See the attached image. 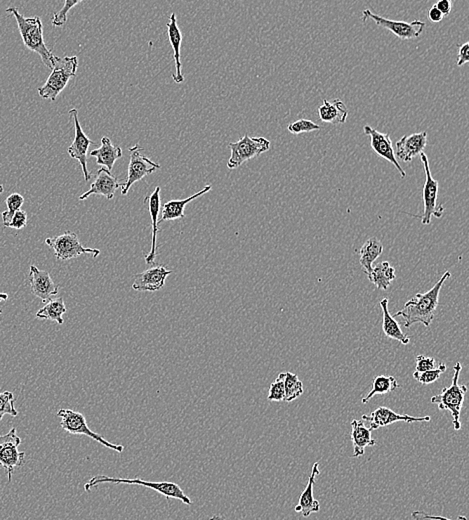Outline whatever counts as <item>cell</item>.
I'll return each instance as SVG.
<instances>
[{"label": "cell", "mask_w": 469, "mask_h": 520, "mask_svg": "<svg viewBox=\"0 0 469 520\" xmlns=\"http://www.w3.org/2000/svg\"><path fill=\"white\" fill-rule=\"evenodd\" d=\"M450 276L451 273L447 271L430 290L425 293H417L416 297L407 301L403 309L397 312L393 318L402 316L404 320L403 325L407 328H409L416 323H423L425 327H430L435 318L440 290Z\"/></svg>", "instance_id": "1"}, {"label": "cell", "mask_w": 469, "mask_h": 520, "mask_svg": "<svg viewBox=\"0 0 469 520\" xmlns=\"http://www.w3.org/2000/svg\"><path fill=\"white\" fill-rule=\"evenodd\" d=\"M6 13L13 14L15 18L21 39L27 48L39 54L44 65L53 70L56 56L47 48L44 42V26L39 16L25 18L16 7H8Z\"/></svg>", "instance_id": "2"}, {"label": "cell", "mask_w": 469, "mask_h": 520, "mask_svg": "<svg viewBox=\"0 0 469 520\" xmlns=\"http://www.w3.org/2000/svg\"><path fill=\"white\" fill-rule=\"evenodd\" d=\"M100 483L131 484V486H141L146 488L152 489L157 493L166 496L167 500L174 498L181 501L183 505H192V500L188 498L185 491L178 484L171 481L154 482L143 481L140 479H120V477L106 476L105 474H98L91 477L84 486V490L91 491V488H96Z\"/></svg>", "instance_id": "3"}, {"label": "cell", "mask_w": 469, "mask_h": 520, "mask_svg": "<svg viewBox=\"0 0 469 520\" xmlns=\"http://www.w3.org/2000/svg\"><path fill=\"white\" fill-rule=\"evenodd\" d=\"M463 370L461 363H456L454 368V377L451 385L445 387L440 394L431 397V403L436 404L438 410L449 411L452 416V424L454 430L461 429V413L463 408L464 396L468 392L465 385L458 384L459 375Z\"/></svg>", "instance_id": "4"}, {"label": "cell", "mask_w": 469, "mask_h": 520, "mask_svg": "<svg viewBox=\"0 0 469 520\" xmlns=\"http://www.w3.org/2000/svg\"><path fill=\"white\" fill-rule=\"evenodd\" d=\"M79 68L77 56H56L51 75L46 84L39 89V94L42 98L55 101L60 92L67 87L68 82L77 74Z\"/></svg>", "instance_id": "5"}, {"label": "cell", "mask_w": 469, "mask_h": 520, "mask_svg": "<svg viewBox=\"0 0 469 520\" xmlns=\"http://www.w3.org/2000/svg\"><path fill=\"white\" fill-rule=\"evenodd\" d=\"M58 417H60V427L65 431L74 436H86L89 438L93 439L94 441L98 442L101 446L106 448L112 449L115 453H122L124 451V446L121 444L112 443L106 441L105 437L100 436L96 432L93 431L87 424L86 416L82 413L77 412L72 410H65L61 408L58 412Z\"/></svg>", "instance_id": "6"}, {"label": "cell", "mask_w": 469, "mask_h": 520, "mask_svg": "<svg viewBox=\"0 0 469 520\" xmlns=\"http://www.w3.org/2000/svg\"><path fill=\"white\" fill-rule=\"evenodd\" d=\"M228 148L232 150V155L227 162V167L235 169L270 150V141L265 137H251L245 134L237 143H228Z\"/></svg>", "instance_id": "7"}, {"label": "cell", "mask_w": 469, "mask_h": 520, "mask_svg": "<svg viewBox=\"0 0 469 520\" xmlns=\"http://www.w3.org/2000/svg\"><path fill=\"white\" fill-rule=\"evenodd\" d=\"M46 243L53 248L56 259L60 261L77 259L82 254H91L96 259L100 254V250L98 248L84 247L80 243L77 234L72 231H67L55 238H46Z\"/></svg>", "instance_id": "8"}, {"label": "cell", "mask_w": 469, "mask_h": 520, "mask_svg": "<svg viewBox=\"0 0 469 520\" xmlns=\"http://www.w3.org/2000/svg\"><path fill=\"white\" fill-rule=\"evenodd\" d=\"M421 160L423 163L424 172H425V182H424L423 193L424 212L421 217V223L428 226L431 223L432 216L438 217V219L442 216L444 207L442 204H437L438 181H435L431 174L430 160L425 153H421Z\"/></svg>", "instance_id": "9"}, {"label": "cell", "mask_w": 469, "mask_h": 520, "mask_svg": "<svg viewBox=\"0 0 469 520\" xmlns=\"http://www.w3.org/2000/svg\"><path fill=\"white\" fill-rule=\"evenodd\" d=\"M21 441L16 434L15 427L4 436H0V467L6 470L9 482L13 479L14 469L25 465V453L18 451Z\"/></svg>", "instance_id": "10"}, {"label": "cell", "mask_w": 469, "mask_h": 520, "mask_svg": "<svg viewBox=\"0 0 469 520\" xmlns=\"http://www.w3.org/2000/svg\"><path fill=\"white\" fill-rule=\"evenodd\" d=\"M362 15H364L362 18L364 22L372 20L377 25L390 30L393 34L397 35L398 39L402 40L417 39L421 37L425 28V22L423 21L414 20L412 22H405V21L390 20L383 16L376 15L369 9L362 11Z\"/></svg>", "instance_id": "11"}, {"label": "cell", "mask_w": 469, "mask_h": 520, "mask_svg": "<svg viewBox=\"0 0 469 520\" xmlns=\"http://www.w3.org/2000/svg\"><path fill=\"white\" fill-rule=\"evenodd\" d=\"M128 151L131 153V162H129L126 183L121 184L122 195H126L136 182L141 181L143 177L150 176L155 170L160 169L159 164L153 162L141 153L143 148H139L138 144L128 148Z\"/></svg>", "instance_id": "12"}, {"label": "cell", "mask_w": 469, "mask_h": 520, "mask_svg": "<svg viewBox=\"0 0 469 520\" xmlns=\"http://www.w3.org/2000/svg\"><path fill=\"white\" fill-rule=\"evenodd\" d=\"M70 115L72 118L73 124H74L75 136L72 145L68 148L67 152L70 157L79 162L82 172H84V181H91V172L87 169V152H88L89 146L91 144L94 145L96 143L91 141V138L84 134V129L80 125L77 110H75V108L74 110H70Z\"/></svg>", "instance_id": "13"}, {"label": "cell", "mask_w": 469, "mask_h": 520, "mask_svg": "<svg viewBox=\"0 0 469 520\" xmlns=\"http://www.w3.org/2000/svg\"><path fill=\"white\" fill-rule=\"evenodd\" d=\"M364 134L370 137V145L372 150L379 157L388 160V162L392 163L395 169L399 172L400 176L404 178L407 176V172L403 170L402 165L398 162L395 151L393 150L392 141H391L390 134H383L378 130L372 129L369 125H365L364 127Z\"/></svg>", "instance_id": "14"}, {"label": "cell", "mask_w": 469, "mask_h": 520, "mask_svg": "<svg viewBox=\"0 0 469 520\" xmlns=\"http://www.w3.org/2000/svg\"><path fill=\"white\" fill-rule=\"evenodd\" d=\"M362 420L369 422L371 430H377L381 427H388L392 423L404 422L407 423L412 422H430V416H414L409 415H398L395 411L388 408H378L376 410L372 411L370 415H362Z\"/></svg>", "instance_id": "15"}, {"label": "cell", "mask_w": 469, "mask_h": 520, "mask_svg": "<svg viewBox=\"0 0 469 520\" xmlns=\"http://www.w3.org/2000/svg\"><path fill=\"white\" fill-rule=\"evenodd\" d=\"M171 273L166 266L157 264L143 273L136 274L133 288L136 292H157L166 285L167 276Z\"/></svg>", "instance_id": "16"}, {"label": "cell", "mask_w": 469, "mask_h": 520, "mask_svg": "<svg viewBox=\"0 0 469 520\" xmlns=\"http://www.w3.org/2000/svg\"><path fill=\"white\" fill-rule=\"evenodd\" d=\"M29 281L32 293L44 302L53 299L60 292V286L54 282L51 274L35 266H30Z\"/></svg>", "instance_id": "17"}, {"label": "cell", "mask_w": 469, "mask_h": 520, "mask_svg": "<svg viewBox=\"0 0 469 520\" xmlns=\"http://www.w3.org/2000/svg\"><path fill=\"white\" fill-rule=\"evenodd\" d=\"M121 188L117 177L112 176V172L106 169H100L96 172L95 179L91 183V189L84 195L79 196V200H86L91 195H103L112 200L114 197L117 189Z\"/></svg>", "instance_id": "18"}, {"label": "cell", "mask_w": 469, "mask_h": 520, "mask_svg": "<svg viewBox=\"0 0 469 520\" xmlns=\"http://www.w3.org/2000/svg\"><path fill=\"white\" fill-rule=\"evenodd\" d=\"M428 143V132H418L403 136L397 143L395 156L404 162H410L416 156L421 155Z\"/></svg>", "instance_id": "19"}, {"label": "cell", "mask_w": 469, "mask_h": 520, "mask_svg": "<svg viewBox=\"0 0 469 520\" xmlns=\"http://www.w3.org/2000/svg\"><path fill=\"white\" fill-rule=\"evenodd\" d=\"M319 463L315 462L313 464L312 470H311L308 486L299 496L298 505L296 507V512L303 514L304 517H308L311 514H315V512H318L320 510L319 502L315 500V496H313V486H315V479L319 475Z\"/></svg>", "instance_id": "20"}, {"label": "cell", "mask_w": 469, "mask_h": 520, "mask_svg": "<svg viewBox=\"0 0 469 520\" xmlns=\"http://www.w3.org/2000/svg\"><path fill=\"white\" fill-rule=\"evenodd\" d=\"M145 202H147L148 212H150V219H152V248L150 252L145 255V262L147 264H154L155 257H157V235L159 233V215L160 212V188L157 186L152 195L146 196Z\"/></svg>", "instance_id": "21"}, {"label": "cell", "mask_w": 469, "mask_h": 520, "mask_svg": "<svg viewBox=\"0 0 469 520\" xmlns=\"http://www.w3.org/2000/svg\"><path fill=\"white\" fill-rule=\"evenodd\" d=\"M167 26V34H169V42L171 46L173 48L174 52V61H176V73L172 74L174 82L176 84H181L185 82V77H183V72H181V61H180V49L181 44H183V33L179 30L178 20H176V13H172L169 16V22L166 23Z\"/></svg>", "instance_id": "22"}, {"label": "cell", "mask_w": 469, "mask_h": 520, "mask_svg": "<svg viewBox=\"0 0 469 520\" xmlns=\"http://www.w3.org/2000/svg\"><path fill=\"white\" fill-rule=\"evenodd\" d=\"M318 117L325 124H345L348 117V110L343 100L336 98L332 103L324 99V103L318 108Z\"/></svg>", "instance_id": "23"}, {"label": "cell", "mask_w": 469, "mask_h": 520, "mask_svg": "<svg viewBox=\"0 0 469 520\" xmlns=\"http://www.w3.org/2000/svg\"><path fill=\"white\" fill-rule=\"evenodd\" d=\"M371 431V429L365 427L364 422L355 420L351 422L353 457H360L364 455L365 448L376 446V441L372 438Z\"/></svg>", "instance_id": "24"}, {"label": "cell", "mask_w": 469, "mask_h": 520, "mask_svg": "<svg viewBox=\"0 0 469 520\" xmlns=\"http://www.w3.org/2000/svg\"><path fill=\"white\" fill-rule=\"evenodd\" d=\"M91 155L96 157L98 165L106 167L108 171L112 172L115 162L122 157V150L119 146L114 145L108 137L103 136L100 148L91 151Z\"/></svg>", "instance_id": "25"}, {"label": "cell", "mask_w": 469, "mask_h": 520, "mask_svg": "<svg viewBox=\"0 0 469 520\" xmlns=\"http://www.w3.org/2000/svg\"><path fill=\"white\" fill-rule=\"evenodd\" d=\"M211 189L212 186L211 184H209V186H205L202 190L199 191V193H195V195L190 196V197L185 198V200H171V202H166V204L164 205V209H162L161 219H159L157 223L159 224L160 222L162 221H176V219H183V217L185 216V208L186 205H187L188 203L192 202V200L200 197V196L206 195V193H209Z\"/></svg>", "instance_id": "26"}, {"label": "cell", "mask_w": 469, "mask_h": 520, "mask_svg": "<svg viewBox=\"0 0 469 520\" xmlns=\"http://www.w3.org/2000/svg\"><path fill=\"white\" fill-rule=\"evenodd\" d=\"M379 304H381V311H383V330L386 337L391 338V339L397 340L403 345L409 344L410 338L402 332L397 321L390 314V309H388V304H390L388 299H383L379 302Z\"/></svg>", "instance_id": "27"}, {"label": "cell", "mask_w": 469, "mask_h": 520, "mask_svg": "<svg viewBox=\"0 0 469 520\" xmlns=\"http://www.w3.org/2000/svg\"><path fill=\"white\" fill-rule=\"evenodd\" d=\"M383 252V245L376 238H369L360 248V266L366 275L372 271V264Z\"/></svg>", "instance_id": "28"}, {"label": "cell", "mask_w": 469, "mask_h": 520, "mask_svg": "<svg viewBox=\"0 0 469 520\" xmlns=\"http://www.w3.org/2000/svg\"><path fill=\"white\" fill-rule=\"evenodd\" d=\"M367 278L378 290H386L390 287L391 282L397 278V274L390 262L383 261L372 267L371 273Z\"/></svg>", "instance_id": "29"}, {"label": "cell", "mask_w": 469, "mask_h": 520, "mask_svg": "<svg viewBox=\"0 0 469 520\" xmlns=\"http://www.w3.org/2000/svg\"><path fill=\"white\" fill-rule=\"evenodd\" d=\"M44 306L40 308L37 313V318L46 319V320L55 321L58 325H63L62 316L67 311L65 300L61 297L51 299L44 302Z\"/></svg>", "instance_id": "30"}, {"label": "cell", "mask_w": 469, "mask_h": 520, "mask_svg": "<svg viewBox=\"0 0 469 520\" xmlns=\"http://www.w3.org/2000/svg\"><path fill=\"white\" fill-rule=\"evenodd\" d=\"M397 389H399V384H397L395 377L378 375L372 382L371 389H370L369 394L362 399V403H369L370 399L376 396V394H390V392L395 391Z\"/></svg>", "instance_id": "31"}, {"label": "cell", "mask_w": 469, "mask_h": 520, "mask_svg": "<svg viewBox=\"0 0 469 520\" xmlns=\"http://www.w3.org/2000/svg\"><path fill=\"white\" fill-rule=\"evenodd\" d=\"M284 389V401L287 403L296 401L303 396L304 391L303 382L299 380L298 375L291 372H285Z\"/></svg>", "instance_id": "32"}, {"label": "cell", "mask_w": 469, "mask_h": 520, "mask_svg": "<svg viewBox=\"0 0 469 520\" xmlns=\"http://www.w3.org/2000/svg\"><path fill=\"white\" fill-rule=\"evenodd\" d=\"M7 205L6 212H2V221H4V228H7L8 224L11 223V219H13L14 214L18 210H20L23 203H25V198L20 193H13L6 198V200Z\"/></svg>", "instance_id": "33"}, {"label": "cell", "mask_w": 469, "mask_h": 520, "mask_svg": "<svg viewBox=\"0 0 469 520\" xmlns=\"http://www.w3.org/2000/svg\"><path fill=\"white\" fill-rule=\"evenodd\" d=\"M447 370V364L440 363L435 370L424 371V372H414V377L421 384L428 385L435 382L440 375Z\"/></svg>", "instance_id": "34"}, {"label": "cell", "mask_w": 469, "mask_h": 520, "mask_svg": "<svg viewBox=\"0 0 469 520\" xmlns=\"http://www.w3.org/2000/svg\"><path fill=\"white\" fill-rule=\"evenodd\" d=\"M14 396L13 392H0V420L4 415H9L15 417L18 415V411L14 408Z\"/></svg>", "instance_id": "35"}, {"label": "cell", "mask_w": 469, "mask_h": 520, "mask_svg": "<svg viewBox=\"0 0 469 520\" xmlns=\"http://www.w3.org/2000/svg\"><path fill=\"white\" fill-rule=\"evenodd\" d=\"M284 379L285 373H280L277 377V379L270 384V390H268L267 399L270 401H284L285 397V389H284Z\"/></svg>", "instance_id": "36"}, {"label": "cell", "mask_w": 469, "mask_h": 520, "mask_svg": "<svg viewBox=\"0 0 469 520\" xmlns=\"http://www.w3.org/2000/svg\"><path fill=\"white\" fill-rule=\"evenodd\" d=\"M287 129L291 134L298 136L305 132L317 131L320 129V126L310 119H298L289 124Z\"/></svg>", "instance_id": "37"}, {"label": "cell", "mask_w": 469, "mask_h": 520, "mask_svg": "<svg viewBox=\"0 0 469 520\" xmlns=\"http://www.w3.org/2000/svg\"><path fill=\"white\" fill-rule=\"evenodd\" d=\"M81 0H65V6L58 13H54L53 18V25L54 26H63L67 23V14L70 9L73 8L77 4H81Z\"/></svg>", "instance_id": "38"}, {"label": "cell", "mask_w": 469, "mask_h": 520, "mask_svg": "<svg viewBox=\"0 0 469 520\" xmlns=\"http://www.w3.org/2000/svg\"><path fill=\"white\" fill-rule=\"evenodd\" d=\"M436 368V361L433 358H428V356H421L416 358V372H424V371H428L435 370Z\"/></svg>", "instance_id": "39"}, {"label": "cell", "mask_w": 469, "mask_h": 520, "mask_svg": "<svg viewBox=\"0 0 469 520\" xmlns=\"http://www.w3.org/2000/svg\"><path fill=\"white\" fill-rule=\"evenodd\" d=\"M27 226V214L23 210H18L14 214L13 219H11V223L8 224L7 228L18 229L25 228Z\"/></svg>", "instance_id": "40"}, {"label": "cell", "mask_w": 469, "mask_h": 520, "mask_svg": "<svg viewBox=\"0 0 469 520\" xmlns=\"http://www.w3.org/2000/svg\"><path fill=\"white\" fill-rule=\"evenodd\" d=\"M412 519L414 520H452L447 519L443 516H435V515H430L424 512H414L411 514ZM456 520H468L465 516H458Z\"/></svg>", "instance_id": "41"}, {"label": "cell", "mask_w": 469, "mask_h": 520, "mask_svg": "<svg viewBox=\"0 0 469 520\" xmlns=\"http://www.w3.org/2000/svg\"><path fill=\"white\" fill-rule=\"evenodd\" d=\"M458 58H457V66L466 65L469 61V44L465 42L463 46H459Z\"/></svg>", "instance_id": "42"}, {"label": "cell", "mask_w": 469, "mask_h": 520, "mask_svg": "<svg viewBox=\"0 0 469 520\" xmlns=\"http://www.w3.org/2000/svg\"><path fill=\"white\" fill-rule=\"evenodd\" d=\"M436 8L442 13L443 18L449 16L451 13L452 2L450 0H440L435 4Z\"/></svg>", "instance_id": "43"}, {"label": "cell", "mask_w": 469, "mask_h": 520, "mask_svg": "<svg viewBox=\"0 0 469 520\" xmlns=\"http://www.w3.org/2000/svg\"><path fill=\"white\" fill-rule=\"evenodd\" d=\"M428 20L432 21V22L437 23L440 22L443 20V15L440 11L435 6L430 8L428 11Z\"/></svg>", "instance_id": "44"}, {"label": "cell", "mask_w": 469, "mask_h": 520, "mask_svg": "<svg viewBox=\"0 0 469 520\" xmlns=\"http://www.w3.org/2000/svg\"><path fill=\"white\" fill-rule=\"evenodd\" d=\"M209 520H225V517L221 516V515L214 514L213 516H211V519Z\"/></svg>", "instance_id": "45"}, {"label": "cell", "mask_w": 469, "mask_h": 520, "mask_svg": "<svg viewBox=\"0 0 469 520\" xmlns=\"http://www.w3.org/2000/svg\"><path fill=\"white\" fill-rule=\"evenodd\" d=\"M0 299L2 300H7L8 299V295H7L6 293L0 292Z\"/></svg>", "instance_id": "46"}, {"label": "cell", "mask_w": 469, "mask_h": 520, "mask_svg": "<svg viewBox=\"0 0 469 520\" xmlns=\"http://www.w3.org/2000/svg\"><path fill=\"white\" fill-rule=\"evenodd\" d=\"M4 186H2L1 184H0V195H1V193H4Z\"/></svg>", "instance_id": "47"}, {"label": "cell", "mask_w": 469, "mask_h": 520, "mask_svg": "<svg viewBox=\"0 0 469 520\" xmlns=\"http://www.w3.org/2000/svg\"><path fill=\"white\" fill-rule=\"evenodd\" d=\"M1 300H2V299H0V301H1ZM1 313H2V311H1V309H0V314H1Z\"/></svg>", "instance_id": "48"}]
</instances>
